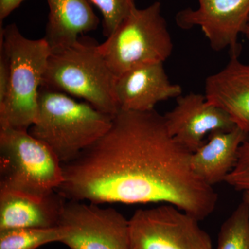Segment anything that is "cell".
Wrapping results in <instances>:
<instances>
[{
  "instance_id": "1",
  "label": "cell",
  "mask_w": 249,
  "mask_h": 249,
  "mask_svg": "<svg viewBox=\"0 0 249 249\" xmlns=\"http://www.w3.org/2000/svg\"><path fill=\"white\" fill-rule=\"evenodd\" d=\"M191 155L155 109H120L102 137L62 163L57 192L98 205L171 204L201 221L213 213L217 194L193 171Z\"/></svg>"
},
{
  "instance_id": "2",
  "label": "cell",
  "mask_w": 249,
  "mask_h": 249,
  "mask_svg": "<svg viewBox=\"0 0 249 249\" xmlns=\"http://www.w3.org/2000/svg\"><path fill=\"white\" fill-rule=\"evenodd\" d=\"M112 119L88 103L41 87L37 117L29 132L47 145L62 164L102 137Z\"/></svg>"
},
{
  "instance_id": "3",
  "label": "cell",
  "mask_w": 249,
  "mask_h": 249,
  "mask_svg": "<svg viewBox=\"0 0 249 249\" xmlns=\"http://www.w3.org/2000/svg\"><path fill=\"white\" fill-rule=\"evenodd\" d=\"M94 40L79 37L71 45L52 50L42 88L81 98L98 110L114 116L120 110L116 77Z\"/></svg>"
},
{
  "instance_id": "4",
  "label": "cell",
  "mask_w": 249,
  "mask_h": 249,
  "mask_svg": "<svg viewBox=\"0 0 249 249\" xmlns=\"http://www.w3.org/2000/svg\"><path fill=\"white\" fill-rule=\"evenodd\" d=\"M0 47L7 54L11 70L9 93L0 105V128L29 131L37 117L39 92L52 48L45 37H24L14 23L0 27Z\"/></svg>"
},
{
  "instance_id": "5",
  "label": "cell",
  "mask_w": 249,
  "mask_h": 249,
  "mask_svg": "<svg viewBox=\"0 0 249 249\" xmlns=\"http://www.w3.org/2000/svg\"><path fill=\"white\" fill-rule=\"evenodd\" d=\"M98 49L116 77L145 64L164 63L173 53V42L161 4L136 6Z\"/></svg>"
},
{
  "instance_id": "6",
  "label": "cell",
  "mask_w": 249,
  "mask_h": 249,
  "mask_svg": "<svg viewBox=\"0 0 249 249\" xmlns=\"http://www.w3.org/2000/svg\"><path fill=\"white\" fill-rule=\"evenodd\" d=\"M61 162L29 131L0 128V190L45 197L63 182Z\"/></svg>"
},
{
  "instance_id": "7",
  "label": "cell",
  "mask_w": 249,
  "mask_h": 249,
  "mask_svg": "<svg viewBox=\"0 0 249 249\" xmlns=\"http://www.w3.org/2000/svg\"><path fill=\"white\" fill-rule=\"evenodd\" d=\"M199 222L171 204L137 210L129 219V249H213Z\"/></svg>"
},
{
  "instance_id": "8",
  "label": "cell",
  "mask_w": 249,
  "mask_h": 249,
  "mask_svg": "<svg viewBox=\"0 0 249 249\" xmlns=\"http://www.w3.org/2000/svg\"><path fill=\"white\" fill-rule=\"evenodd\" d=\"M58 227L71 249H129V220L113 208L66 200Z\"/></svg>"
},
{
  "instance_id": "9",
  "label": "cell",
  "mask_w": 249,
  "mask_h": 249,
  "mask_svg": "<svg viewBox=\"0 0 249 249\" xmlns=\"http://www.w3.org/2000/svg\"><path fill=\"white\" fill-rule=\"evenodd\" d=\"M197 9L178 12L177 24L183 29L200 28L216 52L229 49L239 54L238 38L249 17V0H198Z\"/></svg>"
},
{
  "instance_id": "10",
  "label": "cell",
  "mask_w": 249,
  "mask_h": 249,
  "mask_svg": "<svg viewBox=\"0 0 249 249\" xmlns=\"http://www.w3.org/2000/svg\"><path fill=\"white\" fill-rule=\"evenodd\" d=\"M164 116L170 135L193 153L204 143L207 134L229 131L235 124L220 107L208 102L205 95L191 92L177 98V105Z\"/></svg>"
},
{
  "instance_id": "11",
  "label": "cell",
  "mask_w": 249,
  "mask_h": 249,
  "mask_svg": "<svg viewBox=\"0 0 249 249\" xmlns=\"http://www.w3.org/2000/svg\"><path fill=\"white\" fill-rule=\"evenodd\" d=\"M163 64H145L116 78V97L121 110H154L159 103L182 95V88L170 81Z\"/></svg>"
},
{
  "instance_id": "12",
  "label": "cell",
  "mask_w": 249,
  "mask_h": 249,
  "mask_svg": "<svg viewBox=\"0 0 249 249\" xmlns=\"http://www.w3.org/2000/svg\"><path fill=\"white\" fill-rule=\"evenodd\" d=\"M230 54L225 67L206 78L205 96L208 102L220 107L236 127L249 134V64Z\"/></svg>"
},
{
  "instance_id": "13",
  "label": "cell",
  "mask_w": 249,
  "mask_h": 249,
  "mask_svg": "<svg viewBox=\"0 0 249 249\" xmlns=\"http://www.w3.org/2000/svg\"><path fill=\"white\" fill-rule=\"evenodd\" d=\"M67 199L58 192L45 197L0 190V231L58 227Z\"/></svg>"
},
{
  "instance_id": "14",
  "label": "cell",
  "mask_w": 249,
  "mask_h": 249,
  "mask_svg": "<svg viewBox=\"0 0 249 249\" xmlns=\"http://www.w3.org/2000/svg\"><path fill=\"white\" fill-rule=\"evenodd\" d=\"M249 137V134L237 127L211 132L207 142L192 153L193 171L209 186L225 182L235 168L241 145Z\"/></svg>"
},
{
  "instance_id": "15",
  "label": "cell",
  "mask_w": 249,
  "mask_h": 249,
  "mask_svg": "<svg viewBox=\"0 0 249 249\" xmlns=\"http://www.w3.org/2000/svg\"><path fill=\"white\" fill-rule=\"evenodd\" d=\"M49 13L45 38L52 50L76 42L80 35L96 30L100 19L89 0H47Z\"/></svg>"
},
{
  "instance_id": "16",
  "label": "cell",
  "mask_w": 249,
  "mask_h": 249,
  "mask_svg": "<svg viewBox=\"0 0 249 249\" xmlns=\"http://www.w3.org/2000/svg\"><path fill=\"white\" fill-rule=\"evenodd\" d=\"M62 237L59 227L0 231V249H37L52 242H60Z\"/></svg>"
},
{
  "instance_id": "17",
  "label": "cell",
  "mask_w": 249,
  "mask_h": 249,
  "mask_svg": "<svg viewBox=\"0 0 249 249\" xmlns=\"http://www.w3.org/2000/svg\"><path fill=\"white\" fill-rule=\"evenodd\" d=\"M216 249H249V211L245 201L223 223Z\"/></svg>"
},
{
  "instance_id": "18",
  "label": "cell",
  "mask_w": 249,
  "mask_h": 249,
  "mask_svg": "<svg viewBox=\"0 0 249 249\" xmlns=\"http://www.w3.org/2000/svg\"><path fill=\"white\" fill-rule=\"evenodd\" d=\"M102 16L103 34L106 37L116 30L136 6V0H89Z\"/></svg>"
},
{
  "instance_id": "19",
  "label": "cell",
  "mask_w": 249,
  "mask_h": 249,
  "mask_svg": "<svg viewBox=\"0 0 249 249\" xmlns=\"http://www.w3.org/2000/svg\"><path fill=\"white\" fill-rule=\"evenodd\" d=\"M225 183L236 191H249V137L241 145L235 168L228 175Z\"/></svg>"
},
{
  "instance_id": "20",
  "label": "cell",
  "mask_w": 249,
  "mask_h": 249,
  "mask_svg": "<svg viewBox=\"0 0 249 249\" xmlns=\"http://www.w3.org/2000/svg\"><path fill=\"white\" fill-rule=\"evenodd\" d=\"M11 70L7 54L0 47V105L6 101L9 91Z\"/></svg>"
},
{
  "instance_id": "21",
  "label": "cell",
  "mask_w": 249,
  "mask_h": 249,
  "mask_svg": "<svg viewBox=\"0 0 249 249\" xmlns=\"http://www.w3.org/2000/svg\"><path fill=\"white\" fill-rule=\"evenodd\" d=\"M25 0H0V27L2 22L17 9Z\"/></svg>"
},
{
  "instance_id": "22",
  "label": "cell",
  "mask_w": 249,
  "mask_h": 249,
  "mask_svg": "<svg viewBox=\"0 0 249 249\" xmlns=\"http://www.w3.org/2000/svg\"><path fill=\"white\" fill-rule=\"evenodd\" d=\"M242 201H245V204L248 206L249 211V191L243 192V198Z\"/></svg>"
},
{
  "instance_id": "23",
  "label": "cell",
  "mask_w": 249,
  "mask_h": 249,
  "mask_svg": "<svg viewBox=\"0 0 249 249\" xmlns=\"http://www.w3.org/2000/svg\"><path fill=\"white\" fill-rule=\"evenodd\" d=\"M243 34L246 36V37H247V38L249 40V17L248 21H247V25H246L245 31H244Z\"/></svg>"
}]
</instances>
